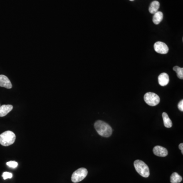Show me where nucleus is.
<instances>
[{"label":"nucleus","instance_id":"18","mask_svg":"<svg viewBox=\"0 0 183 183\" xmlns=\"http://www.w3.org/2000/svg\"><path fill=\"white\" fill-rule=\"evenodd\" d=\"M178 107L180 111H183V100H182L179 103Z\"/></svg>","mask_w":183,"mask_h":183},{"label":"nucleus","instance_id":"13","mask_svg":"<svg viewBox=\"0 0 183 183\" xmlns=\"http://www.w3.org/2000/svg\"><path fill=\"white\" fill-rule=\"evenodd\" d=\"M162 118L165 127L168 128H170L172 127V121L169 118L168 115L166 112H163L162 113Z\"/></svg>","mask_w":183,"mask_h":183},{"label":"nucleus","instance_id":"14","mask_svg":"<svg viewBox=\"0 0 183 183\" xmlns=\"http://www.w3.org/2000/svg\"><path fill=\"white\" fill-rule=\"evenodd\" d=\"M183 178L176 172H174L171 176V183H180L182 182Z\"/></svg>","mask_w":183,"mask_h":183},{"label":"nucleus","instance_id":"5","mask_svg":"<svg viewBox=\"0 0 183 183\" xmlns=\"http://www.w3.org/2000/svg\"><path fill=\"white\" fill-rule=\"evenodd\" d=\"M87 170L85 168H80L73 173L71 181L74 183H78L83 180L87 175Z\"/></svg>","mask_w":183,"mask_h":183},{"label":"nucleus","instance_id":"6","mask_svg":"<svg viewBox=\"0 0 183 183\" xmlns=\"http://www.w3.org/2000/svg\"><path fill=\"white\" fill-rule=\"evenodd\" d=\"M155 51L156 52L160 54H166L169 51V48L166 43L158 41L154 44Z\"/></svg>","mask_w":183,"mask_h":183},{"label":"nucleus","instance_id":"12","mask_svg":"<svg viewBox=\"0 0 183 183\" xmlns=\"http://www.w3.org/2000/svg\"><path fill=\"white\" fill-rule=\"evenodd\" d=\"M160 7V3L158 1H154L151 4L149 7V12L151 14H155L157 12Z\"/></svg>","mask_w":183,"mask_h":183},{"label":"nucleus","instance_id":"2","mask_svg":"<svg viewBox=\"0 0 183 183\" xmlns=\"http://www.w3.org/2000/svg\"><path fill=\"white\" fill-rule=\"evenodd\" d=\"M15 134L12 131H5L0 134V144L3 146H9L15 142Z\"/></svg>","mask_w":183,"mask_h":183},{"label":"nucleus","instance_id":"21","mask_svg":"<svg viewBox=\"0 0 183 183\" xmlns=\"http://www.w3.org/2000/svg\"><path fill=\"white\" fill-rule=\"evenodd\" d=\"M0 106H1V105H0Z\"/></svg>","mask_w":183,"mask_h":183},{"label":"nucleus","instance_id":"15","mask_svg":"<svg viewBox=\"0 0 183 183\" xmlns=\"http://www.w3.org/2000/svg\"><path fill=\"white\" fill-rule=\"evenodd\" d=\"M173 70L176 71V75L178 78L181 79H183V68H181L179 66H175L173 68Z\"/></svg>","mask_w":183,"mask_h":183},{"label":"nucleus","instance_id":"1","mask_svg":"<svg viewBox=\"0 0 183 183\" xmlns=\"http://www.w3.org/2000/svg\"><path fill=\"white\" fill-rule=\"evenodd\" d=\"M95 128L101 136L108 137L112 134V130L109 125L102 121H97L94 124Z\"/></svg>","mask_w":183,"mask_h":183},{"label":"nucleus","instance_id":"7","mask_svg":"<svg viewBox=\"0 0 183 183\" xmlns=\"http://www.w3.org/2000/svg\"><path fill=\"white\" fill-rule=\"evenodd\" d=\"M153 153L156 156L159 157H164L167 156L168 151L166 148L163 146H157L153 149Z\"/></svg>","mask_w":183,"mask_h":183},{"label":"nucleus","instance_id":"9","mask_svg":"<svg viewBox=\"0 0 183 183\" xmlns=\"http://www.w3.org/2000/svg\"><path fill=\"white\" fill-rule=\"evenodd\" d=\"M170 82V78L168 74L166 73H162L158 77L159 84L161 86H166L168 85Z\"/></svg>","mask_w":183,"mask_h":183},{"label":"nucleus","instance_id":"19","mask_svg":"<svg viewBox=\"0 0 183 183\" xmlns=\"http://www.w3.org/2000/svg\"><path fill=\"white\" fill-rule=\"evenodd\" d=\"M179 149H180V150L181 151L182 154H183V144L181 143V144L179 145Z\"/></svg>","mask_w":183,"mask_h":183},{"label":"nucleus","instance_id":"8","mask_svg":"<svg viewBox=\"0 0 183 183\" xmlns=\"http://www.w3.org/2000/svg\"><path fill=\"white\" fill-rule=\"evenodd\" d=\"M0 87L10 89L12 87V85L10 81L6 76L0 75Z\"/></svg>","mask_w":183,"mask_h":183},{"label":"nucleus","instance_id":"16","mask_svg":"<svg viewBox=\"0 0 183 183\" xmlns=\"http://www.w3.org/2000/svg\"><path fill=\"white\" fill-rule=\"evenodd\" d=\"M6 164H7V166H8L10 167L13 168H16L18 166L17 162L14 161H10L6 163Z\"/></svg>","mask_w":183,"mask_h":183},{"label":"nucleus","instance_id":"10","mask_svg":"<svg viewBox=\"0 0 183 183\" xmlns=\"http://www.w3.org/2000/svg\"><path fill=\"white\" fill-rule=\"evenodd\" d=\"M13 109L11 105H3L0 106V117H3L9 113Z\"/></svg>","mask_w":183,"mask_h":183},{"label":"nucleus","instance_id":"20","mask_svg":"<svg viewBox=\"0 0 183 183\" xmlns=\"http://www.w3.org/2000/svg\"><path fill=\"white\" fill-rule=\"evenodd\" d=\"M130 1H133L134 0H130Z\"/></svg>","mask_w":183,"mask_h":183},{"label":"nucleus","instance_id":"11","mask_svg":"<svg viewBox=\"0 0 183 183\" xmlns=\"http://www.w3.org/2000/svg\"><path fill=\"white\" fill-rule=\"evenodd\" d=\"M153 22L155 25H159L162 21L163 18V14L161 11H157V12L154 14Z\"/></svg>","mask_w":183,"mask_h":183},{"label":"nucleus","instance_id":"4","mask_svg":"<svg viewBox=\"0 0 183 183\" xmlns=\"http://www.w3.org/2000/svg\"><path fill=\"white\" fill-rule=\"evenodd\" d=\"M144 100L150 106H155L159 103L160 99V97L155 93L148 92L145 95Z\"/></svg>","mask_w":183,"mask_h":183},{"label":"nucleus","instance_id":"3","mask_svg":"<svg viewBox=\"0 0 183 183\" xmlns=\"http://www.w3.org/2000/svg\"><path fill=\"white\" fill-rule=\"evenodd\" d=\"M134 166L137 172L144 178H148L150 176V170L149 167L144 161L141 160H135Z\"/></svg>","mask_w":183,"mask_h":183},{"label":"nucleus","instance_id":"17","mask_svg":"<svg viewBox=\"0 0 183 183\" xmlns=\"http://www.w3.org/2000/svg\"><path fill=\"white\" fill-rule=\"evenodd\" d=\"M12 174L8 172H4L2 175V177L4 180H6L7 179H11L12 178Z\"/></svg>","mask_w":183,"mask_h":183}]
</instances>
